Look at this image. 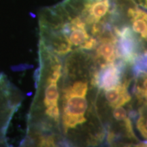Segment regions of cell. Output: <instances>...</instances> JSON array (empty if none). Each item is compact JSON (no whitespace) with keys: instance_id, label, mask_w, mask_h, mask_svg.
Masks as SVG:
<instances>
[{"instance_id":"cell-3","label":"cell","mask_w":147,"mask_h":147,"mask_svg":"<svg viewBox=\"0 0 147 147\" xmlns=\"http://www.w3.org/2000/svg\"><path fill=\"white\" fill-rule=\"evenodd\" d=\"M117 37L114 27L106 32L97 41L95 48L93 57L98 67L106 64L113 63L117 60Z\"/></svg>"},{"instance_id":"cell-1","label":"cell","mask_w":147,"mask_h":147,"mask_svg":"<svg viewBox=\"0 0 147 147\" xmlns=\"http://www.w3.org/2000/svg\"><path fill=\"white\" fill-rule=\"evenodd\" d=\"M98 65L92 53L76 51L67 55L61 82V121L65 144L97 146L106 139L96 102Z\"/></svg>"},{"instance_id":"cell-5","label":"cell","mask_w":147,"mask_h":147,"mask_svg":"<svg viewBox=\"0 0 147 147\" xmlns=\"http://www.w3.org/2000/svg\"><path fill=\"white\" fill-rule=\"evenodd\" d=\"M131 118L132 121H135L136 129L144 140L142 146H147V105L139 106L136 110H132Z\"/></svg>"},{"instance_id":"cell-2","label":"cell","mask_w":147,"mask_h":147,"mask_svg":"<svg viewBox=\"0 0 147 147\" xmlns=\"http://www.w3.org/2000/svg\"><path fill=\"white\" fill-rule=\"evenodd\" d=\"M129 66L121 61L99 67L97 71V86L101 91L114 88L121 84L127 76V69Z\"/></svg>"},{"instance_id":"cell-4","label":"cell","mask_w":147,"mask_h":147,"mask_svg":"<svg viewBox=\"0 0 147 147\" xmlns=\"http://www.w3.org/2000/svg\"><path fill=\"white\" fill-rule=\"evenodd\" d=\"M133 87L131 94L135 97L137 107L147 105V71L136 70L133 71Z\"/></svg>"},{"instance_id":"cell-6","label":"cell","mask_w":147,"mask_h":147,"mask_svg":"<svg viewBox=\"0 0 147 147\" xmlns=\"http://www.w3.org/2000/svg\"><path fill=\"white\" fill-rule=\"evenodd\" d=\"M132 71L142 70L147 71V54L140 56L131 67Z\"/></svg>"}]
</instances>
